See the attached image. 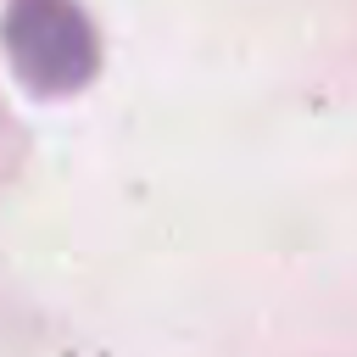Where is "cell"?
Returning a JSON list of instances; mask_svg holds the SVG:
<instances>
[{
    "instance_id": "1",
    "label": "cell",
    "mask_w": 357,
    "mask_h": 357,
    "mask_svg": "<svg viewBox=\"0 0 357 357\" xmlns=\"http://www.w3.org/2000/svg\"><path fill=\"white\" fill-rule=\"evenodd\" d=\"M11 78L33 100H67L95 84L100 39L84 0H11L0 22Z\"/></svg>"
}]
</instances>
